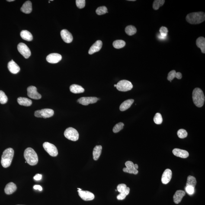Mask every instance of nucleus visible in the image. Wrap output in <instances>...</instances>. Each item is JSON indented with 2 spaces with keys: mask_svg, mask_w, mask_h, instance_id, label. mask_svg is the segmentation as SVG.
I'll return each instance as SVG.
<instances>
[{
  "mask_svg": "<svg viewBox=\"0 0 205 205\" xmlns=\"http://www.w3.org/2000/svg\"><path fill=\"white\" fill-rule=\"evenodd\" d=\"M188 23L192 24H200L205 20V13L200 12L190 13L187 14L186 17Z\"/></svg>",
  "mask_w": 205,
  "mask_h": 205,
  "instance_id": "obj_1",
  "label": "nucleus"
},
{
  "mask_svg": "<svg viewBox=\"0 0 205 205\" xmlns=\"http://www.w3.org/2000/svg\"><path fill=\"white\" fill-rule=\"evenodd\" d=\"M24 157L27 163L30 165H36L38 162L39 159L37 154L32 148H27L25 150Z\"/></svg>",
  "mask_w": 205,
  "mask_h": 205,
  "instance_id": "obj_2",
  "label": "nucleus"
},
{
  "mask_svg": "<svg viewBox=\"0 0 205 205\" xmlns=\"http://www.w3.org/2000/svg\"><path fill=\"white\" fill-rule=\"evenodd\" d=\"M14 154V151L12 148H8L4 151L1 160V163L3 167L7 168L10 166L12 162Z\"/></svg>",
  "mask_w": 205,
  "mask_h": 205,
  "instance_id": "obj_3",
  "label": "nucleus"
},
{
  "mask_svg": "<svg viewBox=\"0 0 205 205\" xmlns=\"http://www.w3.org/2000/svg\"><path fill=\"white\" fill-rule=\"evenodd\" d=\"M193 103L196 107H203L205 101V96L203 91L199 88H195L193 92Z\"/></svg>",
  "mask_w": 205,
  "mask_h": 205,
  "instance_id": "obj_4",
  "label": "nucleus"
},
{
  "mask_svg": "<svg viewBox=\"0 0 205 205\" xmlns=\"http://www.w3.org/2000/svg\"><path fill=\"white\" fill-rule=\"evenodd\" d=\"M67 139L73 141H77L79 139V135L77 131L72 127L67 128L64 133Z\"/></svg>",
  "mask_w": 205,
  "mask_h": 205,
  "instance_id": "obj_5",
  "label": "nucleus"
},
{
  "mask_svg": "<svg viewBox=\"0 0 205 205\" xmlns=\"http://www.w3.org/2000/svg\"><path fill=\"white\" fill-rule=\"evenodd\" d=\"M117 191L120 193L117 197V200H124L130 193V188L127 187L126 184H119L117 186Z\"/></svg>",
  "mask_w": 205,
  "mask_h": 205,
  "instance_id": "obj_6",
  "label": "nucleus"
},
{
  "mask_svg": "<svg viewBox=\"0 0 205 205\" xmlns=\"http://www.w3.org/2000/svg\"><path fill=\"white\" fill-rule=\"evenodd\" d=\"M116 88L119 91L126 92L131 90L133 88V85L130 81L126 80H123L117 83Z\"/></svg>",
  "mask_w": 205,
  "mask_h": 205,
  "instance_id": "obj_7",
  "label": "nucleus"
},
{
  "mask_svg": "<svg viewBox=\"0 0 205 205\" xmlns=\"http://www.w3.org/2000/svg\"><path fill=\"white\" fill-rule=\"evenodd\" d=\"M54 111L50 109H44L36 110L34 113V115L36 117H43V118H47L52 117L54 115Z\"/></svg>",
  "mask_w": 205,
  "mask_h": 205,
  "instance_id": "obj_8",
  "label": "nucleus"
},
{
  "mask_svg": "<svg viewBox=\"0 0 205 205\" xmlns=\"http://www.w3.org/2000/svg\"><path fill=\"white\" fill-rule=\"evenodd\" d=\"M43 147L50 156L55 157L58 155L57 148L53 144L48 142H45L43 144Z\"/></svg>",
  "mask_w": 205,
  "mask_h": 205,
  "instance_id": "obj_9",
  "label": "nucleus"
},
{
  "mask_svg": "<svg viewBox=\"0 0 205 205\" xmlns=\"http://www.w3.org/2000/svg\"><path fill=\"white\" fill-rule=\"evenodd\" d=\"M17 48L20 53L26 59H28L31 55L30 48L24 43H20L17 46Z\"/></svg>",
  "mask_w": 205,
  "mask_h": 205,
  "instance_id": "obj_10",
  "label": "nucleus"
},
{
  "mask_svg": "<svg viewBox=\"0 0 205 205\" xmlns=\"http://www.w3.org/2000/svg\"><path fill=\"white\" fill-rule=\"evenodd\" d=\"M27 95L30 98L33 99L39 100L42 98V95L37 92L36 87L30 86L27 89Z\"/></svg>",
  "mask_w": 205,
  "mask_h": 205,
  "instance_id": "obj_11",
  "label": "nucleus"
},
{
  "mask_svg": "<svg viewBox=\"0 0 205 205\" xmlns=\"http://www.w3.org/2000/svg\"><path fill=\"white\" fill-rule=\"evenodd\" d=\"M98 100V98L96 97H82L78 99L77 101L83 105L87 106L89 104H95Z\"/></svg>",
  "mask_w": 205,
  "mask_h": 205,
  "instance_id": "obj_12",
  "label": "nucleus"
},
{
  "mask_svg": "<svg viewBox=\"0 0 205 205\" xmlns=\"http://www.w3.org/2000/svg\"><path fill=\"white\" fill-rule=\"evenodd\" d=\"M78 191L81 198L85 201L92 200L95 198L94 194L89 191L78 190Z\"/></svg>",
  "mask_w": 205,
  "mask_h": 205,
  "instance_id": "obj_13",
  "label": "nucleus"
},
{
  "mask_svg": "<svg viewBox=\"0 0 205 205\" xmlns=\"http://www.w3.org/2000/svg\"><path fill=\"white\" fill-rule=\"evenodd\" d=\"M126 168H123V171L125 172L129 173L130 174H137L138 171L137 169H135L134 167V164L131 161H127L125 163Z\"/></svg>",
  "mask_w": 205,
  "mask_h": 205,
  "instance_id": "obj_14",
  "label": "nucleus"
},
{
  "mask_svg": "<svg viewBox=\"0 0 205 205\" xmlns=\"http://www.w3.org/2000/svg\"><path fill=\"white\" fill-rule=\"evenodd\" d=\"M62 59L61 55L58 53H51L46 57V61L49 63L56 64L60 61Z\"/></svg>",
  "mask_w": 205,
  "mask_h": 205,
  "instance_id": "obj_15",
  "label": "nucleus"
},
{
  "mask_svg": "<svg viewBox=\"0 0 205 205\" xmlns=\"http://www.w3.org/2000/svg\"><path fill=\"white\" fill-rule=\"evenodd\" d=\"M172 177V172L171 170L167 169L164 171L161 177V182L164 184H168L171 180Z\"/></svg>",
  "mask_w": 205,
  "mask_h": 205,
  "instance_id": "obj_16",
  "label": "nucleus"
},
{
  "mask_svg": "<svg viewBox=\"0 0 205 205\" xmlns=\"http://www.w3.org/2000/svg\"><path fill=\"white\" fill-rule=\"evenodd\" d=\"M61 35L62 40L65 43H71L73 40V37L71 33L68 30H63L61 32Z\"/></svg>",
  "mask_w": 205,
  "mask_h": 205,
  "instance_id": "obj_17",
  "label": "nucleus"
},
{
  "mask_svg": "<svg viewBox=\"0 0 205 205\" xmlns=\"http://www.w3.org/2000/svg\"><path fill=\"white\" fill-rule=\"evenodd\" d=\"M102 45V42L101 40H97L90 48L89 51V54H92L96 52L99 51L101 48Z\"/></svg>",
  "mask_w": 205,
  "mask_h": 205,
  "instance_id": "obj_18",
  "label": "nucleus"
},
{
  "mask_svg": "<svg viewBox=\"0 0 205 205\" xmlns=\"http://www.w3.org/2000/svg\"><path fill=\"white\" fill-rule=\"evenodd\" d=\"M8 68L11 73L14 74L18 73L20 70L19 66L13 60L8 62Z\"/></svg>",
  "mask_w": 205,
  "mask_h": 205,
  "instance_id": "obj_19",
  "label": "nucleus"
},
{
  "mask_svg": "<svg viewBox=\"0 0 205 205\" xmlns=\"http://www.w3.org/2000/svg\"><path fill=\"white\" fill-rule=\"evenodd\" d=\"M172 153L175 156L183 158H187L189 155L187 151L177 148L173 150Z\"/></svg>",
  "mask_w": 205,
  "mask_h": 205,
  "instance_id": "obj_20",
  "label": "nucleus"
},
{
  "mask_svg": "<svg viewBox=\"0 0 205 205\" xmlns=\"http://www.w3.org/2000/svg\"><path fill=\"white\" fill-rule=\"evenodd\" d=\"M185 195V191L183 190H177L175 192L173 196V200L174 203L176 204L181 203L183 197Z\"/></svg>",
  "mask_w": 205,
  "mask_h": 205,
  "instance_id": "obj_21",
  "label": "nucleus"
},
{
  "mask_svg": "<svg viewBox=\"0 0 205 205\" xmlns=\"http://www.w3.org/2000/svg\"><path fill=\"white\" fill-rule=\"evenodd\" d=\"M32 4L30 1H27L23 4L21 7V11L22 12L26 14H30L32 12Z\"/></svg>",
  "mask_w": 205,
  "mask_h": 205,
  "instance_id": "obj_22",
  "label": "nucleus"
},
{
  "mask_svg": "<svg viewBox=\"0 0 205 205\" xmlns=\"http://www.w3.org/2000/svg\"><path fill=\"white\" fill-rule=\"evenodd\" d=\"M17 189V186L13 182H10L5 186V191L6 194H11L14 192Z\"/></svg>",
  "mask_w": 205,
  "mask_h": 205,
  "instance_id": "obj_23",
  "label": "nucleus"
},
{
  "mask_svg": "<svg viewBox=\"0 0 205 205\" xmlns=\"http://www.w3.org/2000/svg\"><path fill=\"white\" fill-rule=\"evenodd\" d=\"M175 78L179 79H181L182 78V74L180 72H176L174 70L171 71L169 73L167 77V79L168 81L171 82V81Z\"/></svg>",
  "mask_w": 205,
  "mask_h": 205,
  "instance_id": "obj_24",
  "label": "nucleus"
},
{
  "mask_svg": "<svg viewBox=\"0 0 205 205\" xmlns=\"http://www.w3.org/2000/svg\"><path fill=\"white\" fill-rule=\"evenodd\" d=\"M17 101L20 105L30 107L32 105V100L25 97H20L17 99Z\"/></svg>",
  "mask_w": 205,
  "mask_h": 205,
  "instance_id": "obj_25",
  "label": "nucleus"
},
{
  "mask_svg": "<svg viewBox=\"0 0 205 205\" xmlns=\"http://www.w3.org/2000/svg\"><path fill=\"white\" fill-rule=\"evenodd\" d=\"M196 45L197 47L200 48L201 51L202 53H205V39L203 37L198 38L196 41Z\"/></svg>",
  "mask_w": 205,
  "mask_h": 205,
  "instance_id": "obj_26",
  "label": "nucleus"
},
{
  "mask_svg": "<svg viewBox=\"0 0 205 205\" xmlns=\"http://www.w3.org/2000/svg\"><path fill=\"white\" fill-rule=\"evenodd\" d=\"M102 147L100 145L96 146L94 148L93 151V159L94 160L97 161L99 158L101 154Z\"/></svg>",
  "mask_w": 205,
  "mask_h": 205,
  "instance_id": "obj_27",
  "label": "nucleus"
},
{
  "mask_svg": "<svg viewBox=\"0 0 205 205\" xmlns=\"http://www.w3.org/2000/svg\"><path fill=\"white\" fill-rule=\"evenodd\" d=\"M70 91L74 94H80L83 93L85 91L84 89L80 85L74 84L70 87Z\"/></svg>",
  "mask_w": 205,
  "mask_h": 205,
  "instance_id": "obj_28",
  "label": "nucleus"
},
{
  "mask_svg": "<svg viewBox=\"0 0 205 205\" xmlns=\"http://www.w3.org/2000/svg\"><path fill=\"white\" fill-rule=\"evenodd\" d=\"M134 100L133 99H129L123 102L120 105V110L122 111H125L130 108Z\"/></svg>",
  "mask_w": 205,
  "mask_h": 205,
  "instance_id": "obj_29",
  "label": "nucleus"
},
{
  "mask_svg": "<svg viewBox=\"0 0 205 205\" xmlns=\"http://www.w3.org/2000/svg\"><path fill=\"white\" fill-rule=\"evenodd\" d=\"M20 36L23 40L27 41H31L33 40V36L30 32L27 30H23L20 33Z\"/></svg>",
  "mask_w": 205,
  "mask_h": 205,
  "instance_id": "obj_30",
  "label": "nucleus"
},
{
  "mask_svg": "<svg viewBox=\"0 0 205 205\" xmlns=\"http://www.w3.org/2000/svg\"><path fill=\"white\" fill-rule=\"evenodd\" d=\"M125 31L128 35L132 36L136 33L137 30L134 26L130 25L126 27Z\"/></svg>",
  "mask_w": 205,
  "mask_h": 205,
  "instance_id": "obj_31",
  "label": "nucleus"
},
{
  "mask_svg": "<svg viewBox=\"0 0 205 205\" xmlns=\"http://www.w3.org/2000/svg\"><path fill=\"white\" fill-rule=\"evenodd\" d=\"M196 183H197V181H196L195 177L191 175H189L188 177L187 183H186V186H192V187L195 188L196 185Z\"/></svg>",
  "mask_w": 205,
  "mask_h": 205,
  "instance_id": "obj_32",
  "label": "nucleus"
},
{
  "mask_svg": "<svg viewBox=\"0 0 205 205\" xmlns=\"http://www.w3.org/2000/svg\"><path fill=\"white\" fill-rule=\"evenodd\" d=\"M126 43L123 40H117L114 41L113 43V46L116 49H120L124 47Z\"/></svg>",
  "mask_w": 205,
  "mask_h": 205,
  "instance_id": "obj_33",
  "label": "nucleus"
},
{
  "mask_svg": "<svg viewBox=\"0 0 205 205\" xmlns=\"http://www.w3.org/2000/svg\"><path fill=\"white\" fill-rule=\"evenodd\" d=\"M165 2V0H155L153 4V8L155 10H158L160 7L164 5Z\"/></svg>",
  "mask_w": 205,
  "mask_h": 205,
  "instance_id": "obj_34",
  "label": "nucleus"
},
{
  "mask_svg": "<svg viewBox=\"0 0 205 205\" xmlns=\"http://www.w3.org/2000/svg\"><path fill=\"white\" fill-rule=\"evenodd\" d=\"M8 101V98L5 93L2 91H0V104H6Z\"/></svg>",
  "mask_w": 205,
  "mask_h": 205,
  "instance_id": "obj_35",
  "label": "nucleus"
},
{
  "mask_svg": "<svg viewBox=\"0 0 205 205\" xmlns=\"http://www.w3.org/2000/svg\"><path fill=\"white\" fill-rule=\"evenodd\" d=\"M96 12L98 15H101L108 13V11L107 7L105 6H101L97 8Z\"/></svg>",
  "mask_w": 205,
  "mask_h": 205,
  "instance_id": "obj_36",
  "label": "nucleus"
},
{
  "mask_svg": "<svg viewBox=\"0 0 205 205\" xmlns=\"http://www.w3.org/2000/svg\"><path fill=\"white\" fill-rule=\"evenodd\" d=\"M154 120L156 124H161L163 122V118L161 115L159 113H156L154 117Z\"/></svg>",
  "mask_w": 205,
  "mask_h": 205,
  "instance_id": "obj_37",
  "label": "nucleus"
},
{
  "mask_svg": "<svg viewBox=\"0 0 205 205\" xmlns=\"http://www.w3.org/2000/svg\"><path fill=\"white\" fill-rule=\"evenodd\" d=\"M124 125L123 123H120L116 124L113 129V132L114 133H117L123 129Z\"/></svg>",
  "mask_w": 205,
  "mask_h": 205,
  "instance_id": "obj_38",
  "label": "nucleus"
},
{
  "mask_svg": "<svg viewBox=\"0 0 205 205\" xmlns=\"http://www.w3.org/2000/svg\"><path fill=\"white\" fill-rule=\"evenodd\" d=\"M177 135L179 138L181 139H184L187 137L188 133L187 131L184 129H181L178 131L177 133Z\"/></svg>",
  "mask_w": 205,
  "mask_h": 205,
  "instance_id": "obj_39",
  "label": "nucleus"
},
{
  "mask_svg": "<svg viewBox=\"0 0 205 205\" xmlns=\"http://www.w3.org/2000/svg\"><path fill=\"white\" fill-rule=\"evenodd\" d=\"M159 31L160 33V36H161V37L166 38L168 32V29L166 27L164 26L161 27Z\"/></svg>",
  "mask_w": 205,
  "mask_h": 205,
  "instance_id": "obj_40",
  "label": "nucleus"
},
{
  "mask_svg": "<svg viewBox=\"0 0 205 205\" xmlns=\"http://www.w3.org/2000/svg\"><path fill=\"white\" fill-rule=\"evenodd\" d=\"M85 0H76V3L77 7L80 9L84 8L85 6Z\"/></svg>",
  "mask_w": 205,
  "mask_h": 205,
  "instance_id": "obj_41",
  "label": "nucleus"
},
{
  "mask_svg": "<svg viewBox=\"0 0 205 205\" xmlns=\"http://www.w3.org/2000/svg\"><path fill=\"white\" fill-rule=\"evenodd\" d=\"M185 190L186 192L190 195H191L194 193V188L192 187V186H186Z\"/></svg>",
  "mask_w": 205,
  "mask_h": 205,
  "instance_id": "obj_42",
  "label": "nucleus"
},
{
  "mask_svg": "<svg viewBox=\"0 0 205 205\" xmlns=\"http://www.w3.org/2000/svg\"><path fill=\"white\" fill-rule=\"evenodd\" d=\"M34 179L36 180V181H39L42 178V175L41 174H37L35 176L33 177Z\"/></svg>",
  "mask_w": 205,
  "mask_h": 205,
  "instance_id": "obj_43",
  "label": "nucleus"
},
{
  "mask_svg": "<svg viewBox=\"0 0 205 205\" xmlns=\"http://www.w3.org/2000/svg\"><path fill=\"white\" fill-rule=\"evenodd\" d=\"M33 188L35 190H38L39 191H41L42 190V188L41 186L39 185H35L33 186Z\"/></svg>",
  "mask_w": 205,
  "mask_h": 205,
  "instance_id": "obj_44",
  "label": "nucleus"
},
{
  "mask_svg": "<svg viewBox=\"0 0 205 205\" xmlns=\"http://www.w3.org/2000/svg\"><path fill=\"white\" fill-rule=\"evenodd\" d=\"M134 167L135 169H138V166L137 164H134Z\"/></svg>",
  "mask_w": 205,
  "mask_h": 205,
  "instance_id": "obj_45",
  "label": "nucleus"
},
{
  "mask_svg": "<svg viewBox=\"0 0 205 205\" xmlns=\"http://www.w3.org/2000/svg\"><path fill=\"white\" fill-rule=\"evenodd\" d=\"M14 0H7V1L8 2H12V1H14Z\"/></svg>",
  "mask_w": 205,
  "mask_h": 205,
  "instance_id": "obj_46",
  "label": "nucleus"
},
{
  "mask_svg": "<svg viewBox=\"0 0 205 205\" xmlns=\"http://www.w3.org/2000/svg\"><path fill=\"white\" fill-rule=\"evenodd\" d=\"M78 190H80V191H81V190H82L81 189L79 188H78Z\"/></svg>",
  "mask_w": 205,
  "mask_h": 205,
  "instance_id": "obj_47",
  "label": "nucleus"
},
{
  "mask_svg": "<svg viewBox=\"0 0 205 205\" xmlns=\"http://www.w3.org/2000/svg\"><path fill=\"white\" fill-rule=\"evenodd\" d=\"M136 1L135 0H130V1Z\"/></svg>",
  "mask_w": 205,
  "mask_h": 205,
  "instance_id": "obj_48",
  "label": "nucleus"
},
{
  "mask_svg": "<svg viewBox=\"0 0 205 205\" xmlns=\"http://www.w3.org/2000/svg\"><path fill=\"white\" fill-rule=\"evenodd\" d=\"M114 86L115 87H116V84H114Z\"/></svg>",
  "mask_w": 205,
  "mask_h": 205,
  "instance_id": "obj_49",
  "label": "nucleus"
},
{
  "mask_svg": "<svg viewBox=\"0 0 205 205\" xmlns=\"http://www.w3.org/2000/svg\"></svg>",
  "mask_w": 205,
  "mask_h": 205,
  "instance_id": "obj_50",
  "label": "nucleus"
}]
</instances>
